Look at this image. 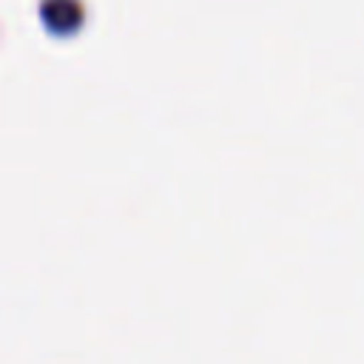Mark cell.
<instances>
[{"instance_id": "1", "label": "cell", "mask_w": 364, "mask_h": 364, "mask_svg": "<svg viewBox=\"0 0 364 364\" xmlns=\"http://www.w3.org/2000/svg\"><path fill=\"white\" fill-rule=\"evenodd\" d=\"M43 14H46L48 26L57 28V31H68V28H74L80 23V9L71 0H51L43 9Z\"/></svg>"}]
</instances>
